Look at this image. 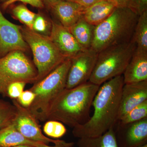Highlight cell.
I'll return each instance as SVG.
<instances>
[{
	"mask_svg": "<svg viewBox=\"0 0 147 147\" xmlns=\"http://www.w3.org/2000/svg\"><path fill=\"white\" fill-rule=\"evenodd\" d=\"M26 83L24 82H16L10 84L7 87L6 96L12 99H16L24 91Z\"/></svg>",
	"mask_w": 147,
	"mask_h": 147,
	"instance_id": "25",
	"label": "cell"
},
{
	"mask_svg": "<svg viewBox=\"0 0 147 147\" xmlns=\"http://www.w3.org/2000/svg\"><path fill=\"white\" fill-rule=\"evenodd\" d=\"M0 147H2L0 146Z\"/></svg>",
	"mask_w": 147,
	"mask_h": 147,
	"instance_id": "38",
	"label": "cell"
},
{
	"mask_svg": "<svg viewBox=\"0 0 147 147\" xmlns=\"http://www.w3.org/2000/svg\"><path fill=\"white\" fill-rule=\"evenodd\" d=\"M136 47L131 40L100 51L88 82L100 86L112 78L123 75Z\"/></svg>",
	"mask_w": 147,
	"mask_h": 147,
	"instance_id": "5",
	"label": "cell"
},
{
	"mask_svg": "<svg viewBox=\"0 0 147 147\" xmlns=\"http://www.w3.org/2000/svg\"><path fill=\"white\" fill-rule=\"evenodd\" d=\"M127 7L139 16L147 10V0H128Z\"/></svg>",
	"mask_w": 147,
	"mask_h": 147,
	"instance_id": "27",
	"label": "cell"
},
{
	"mask_svg": "<svg viewBox=\"0 0 147 147\" xmlns=\"http://www.w3.org/2000/svg\"><path fill=\"white\" fill-rule=\"evenodd\" d=\"M123 77L124 84L147 81V51L136 47Z\"/></svg>",
	"mask_w": 147,
	"mask_h": 147,
	"instance_id": "14",
	"label": "cell"
},
{
	"mask_svg": "<svg viewBox=\"0 0 147 147\" xmlns=\"http://www.w3.org/2000/svg\"><path fill=\"white\" fill-rule=\"evenodd\" d=\"M48 27V23L46 19L40 14H37L33 24L32 30L36 32H44Z\"/></svg>",
	"mask_w": 147,
	"mask_h": 147,
	"instance_id": "29",
	"label": "cell"
},
{
	"mask_svg": "<svg viewBox=\"0 0 147 147\" xmlns=\"http://www.w3.org/2000/svg\"><path fill=\"white\" fill-rule=\"evenodd\" d=\"M43 131L46 135L51 138L58 139L63 137L67 129L63 123L59 121L48 120L43 127Z\"/></svg>",
	"mask_w": 147,
	"mask_h": 147,
	"instance_id": "24",
	"label": "cell"
},
{
	"mask_svg": "<svg viewBox=\"0 0 147 147\" xmlns=\"http://www.w3.org/2000/svg\"><path fill=\"white\" fill-rule=\"evenodd\" d=\"M35 98V94L30 90L24 91L16 99L19 104L24 108H29L32 104Z\"/></svg>",
	"mask_w": 147,
	"mask_h": 147,
	"instance_id": "26",
	"label": "cell"
},
{
	"mask_svg": "<svg viewBox=\"0 0 147 147\" xmlns=\"http://www.w3.org/2000/svg\"><path fill=\"white\" fill-rule=\"evenodd\" d=\"M115 3L117 7H127L128 0H108Z\"/></svg>",
	"mask_w": 147,
	"mask_h": 147,
	"instance_id": "32",
	"label": "cell"
},
{
	"mask_svg": "<svg viewBox=\"0 0 147 147\" xmlns=\"http://www.w3.org/2000/svg\"><path fill=\"white\" fill-rule=\"evenodd\" d=\"M65 1H68L74 2H78V0H65Z\"/></svg>",
	"mask_w": 147,
	"mask_h": 147,
	"instance_id": "35",
	"label": "cell"
},
{
	"mask_svg": "<svg viewBox=\"0 0 147 147\" xmlns=\"http://www.w3.org/2000/svg\"><path fill=\"white\" fill-rule=\"evenodd\" d=\"M98 53L91 48L71 58L65 88L71 89L88 82L95 65Z\"/></svg>",
	"mask_w": 147,
	"mask_h": 147,
	"instance_id": "8",
	"label": "cell"
},
{
	"mask_svg": "<svg viewBox=\"0 0 147 147\" xmlns=\"http://www.w3.org/2000/svg\"><path fill=\"white\" fill-rule=\"evenodd\" d=\"M11 147H33L31 146H28V145H18V146H15Z\"/></svg>",
	"mask_w": 147,
	"mask_h": 147,
	"instance_id": "34",
	"label": "cell"
},
{
	"mask_svg": "<svg viewBox=\"0 0 147 147\" xmlns=\"http://www.w3.org/2000/svg\"><path fill=\"white\" fill-rule=\"evenodd\" d=\"M77 145L78 147H119L114 127L98 137L79 138Z\"/></svg>",
	"mask_w": 147,
	"mask_h": 147,
	"instance_id": "19",
	"label": "cell"
},
{
	"mask_svg": "<svg viewBox=\"0 0 147 147\" xmlns=\"http://www.w3.org/2000/svg\"><path fill=\"white\" fill-rule=\"evenodd\" d=\"M147 118V100L133 108L119 120L121 126L136 122Z\"/></svg>",
	"mask_w": 147,
	"mask_h": 147,
	"instance_id": "21",
	"label": "cell"
},
{
	"mask_svg": "<svg viewBox=\"0 0 147 147\" xmlns=\"http://www.w3.org/2000/svg\"><path fill=\"white\" fill-rule=\"evenodd\" d=\"M54 144L55 145L53 146H49L46 144H43L36 147H74V143L72 142H67L63 140H59Z\"/></svg>",
	"mask_w": 147,
	"mask_h": 147,
	"instance_id": "30",
	"label": "cell"
},
{
	"mask_svg": "<svg viewBox=\"0 0 147 147\" xmlns=\"http://www.w3.org/2000/svg\"><path fill=\"white\" fill-rule=\"evenodd\" d=\"M137 147H147V144H145L144 145H142V146Z\"/></svg>",
	"mask_w": 147,
	"mask_h": 147,
	"instance_id": "36",
	"label": "cell"
},
{
	"mask_svg": "<svg viewBox=\"0 0 147 147\" xmlns=\"http://www.w3.org/2000/svg\"><path fill=\"white\" fill-rule=\"evenodd\" d=\"M61 1L62 0H42L44 5H45L47 8L50 9Z\"/></svg>",
	"mask_w": 147,
	"mask_h": 147,
	"instance_id": "31",
	"label": "cell"
},
{
	"mask_svg": "<svg viewBox=\"0 0 147 147\" xmlns=\"http://www.w3.org/2000/svg\"><path fill=\"white\" fill-rule=\"evenodd\" d=\"M71 59H67L43 79L34 83L30 89L35 98L28 109L38 121H46L50 105L65 88Z\"/></svg>",
	"mask_w": 147,
	"mask_h": 147,
	"instance_id": "4",
	"label": "cell"
},
{
	"mask_svg": "<svg viewBox=\"0 0 147 147\" xmlns=\"http://www.w3.org/2000/svg\"><path fill=\"white\" fill-rule=\"evenodd\" d=\"M18 1L30 5L36 8L41 9L44 7L42 0H7L3 3L2 7L3 9H6L14 3Z\"/></svg>",
	"mask_w": 147,
	"mask_h": 147,
	"instance_id": "28",
	"label": "cell"
},
{
	"mask_svg": "<svg viewBox=\"0 0 147 147\" xmlns=\"http://www.w3.org/2000/svg\"><path fill=\"white\" fill-rule=\"evenodd\" d=\"M44 143L27 139L16 129L12 123L0 130V146L11 147L21 145L38 147Z\"/></svg>",
	"mask_w": 147,
	"mask_h": 147,
	"instance_id": "17",
	"label": "cell"
},
{
	"mask_svg": "<svg viewBox=\"0 0 147 147\" xmlns=\"http://www.w3.org/2000/svg\"><path fill=\"white\" fill-rule=\"evenodd\" d=\"M49 36L67 59H71L86 50L78 43L67 28L54 21L51 23Z\"/></svg>",
	"mask_w": 147,
	"mask_h": 147,
	"instance_id": "11",
	"label": "cell"
},
{
	"mask_svg": "<svg viewBox=\"0 0 147 147\" xmlns=\"http://www.w3.org/2000/svg\"><path fill=\"white\" fill-rule=\"evenodd\" d=\"M0 1H7V0H0Z\"/></svg>",
	"mask_w": 147,
	"mask_h": 147,
	"instance_id": "37",
	"label": "cell"
},
{
	"mask_svg": "<svg viewBox=\"0 0 147 147\" xmlns=\"http://www.w3.org/2000/svg\"><path fill=\"white\" fill-rule=\"evenodd\" d=\"M123 75L116 76L99 87L93 100V115L86 122L73 127L74 137L82 138L100 136L114 127L118 121Z\"/></svg>",
	"mask_w": 147,
	"mask_h": 147,
	"instance_id": "1",
	"label": "cell"
},
{
	"mask_svg": "<svg viewBox=\"0 0 147 147\" xmlns=\"http://www.w3.org/2000/svg\"><path fill=\"white\" fill-rule=\"evenodd\" d=\"M12 103L16 108V113L13 123L14 126L27 139L34 142H42L48 145L55 144L59 139L48 138L42 133L37 120L28 108H24L16 99H12Z\"/></svg>",
	"mask_w": 147,
	"mask_h": 147,
	"instance_id": "9",
	"label": "cell"
},
{
	"mask_svg": "<svg viewBox=\"0 0 147 147\" xmlns=\"http://www.w3.org/2000/svg\"><path fill=\"white\" fill-rule=\"evenodd\" d=\"M79 4L87 7L100 0H78Z\"/></svg>",
	"mask_w": 147,
	"mask_h": 147,
	"instance_id": "33",
	"label": "cell"
},
{
	"mask_svg": "<svg viewBox=\"0 0 147 147\" xmlns=\"http://www.w3.org/2000/svg\"><path fill=\"white\" fill-rule=\"evenodd\" d=\"M11 13L14 18L24 24L27 28L32 30L36 13L29 10L24 4L14 6L11 9Z\"/></svg>",
	"mask_w": 147,
	"mask_h": 147,
	"instance_id": "22",
	"label": "cell"
},
{
	"mask_svg": "<svg viewBox=\"0 0 147 147\" xmlns=\"http://www.w3.org/2000/svg\"><path fill=\"white\" fill-rule=\"evenodd\" d=\"M139 16L127 7H117L95 28L91 48L97 53L131 41Z\"/></svg>",
	"mask_w": 147,
	"mask_h": 147,
	"instance_id": "3",
	"label": "cell"
},
{
	"mask_svg": "<svg viewBox=\"0 0 147 147\" xmlns=\"http://www.w3.org/2000/svg\"><path fill=\"white\" fill-rule=\"evenodd\" d=\"M37 71L34 64L22 51L11 52L0 58V94L6 96L7 87L12 83H35Z\"/></svg>",
	"mask_w": 147,
	"mask_h": 147,
	"instance_id": "7",
	"label": "cell"
},
{
	"mask_svg": "<svg viewBox=\"0 0 147 147\" xmlns=\"http://www.w3.org/2000/svg\"><path fill=\"white\" fill-rule=\"evenodd\" d=\"M86 7L74 2L62 0L51 9L61 25L69 28L83 17Z\"/></svg>",
	"mask_w": 147,
	"mask_h": 147,
	"instance_id": "15",
	"label": "cell"
},
{
	"mask_svg": "<svg viewBox=\"0 0 147 147\" xmlns=\"http://www.w3.org/2000/svg\"><path fill=\"white\" fill-rule=\"evenodd\" d=\"M121 127L123 130L115 134L119 147H137L147 144V118Z\"/></svg>",
	"mask_w": 147,
	"mask_h": 147,
	"instance_id": "13",
	"label": "cell"
},
{
	"mask_svg": "<svg viewBox=\"0 0 147 147\" xmlns=\"http://www.w3.org/2000/svg\"><path fill=\"white\" fill-rule=\"evenodd\" d=\"M16 113L13 103L0 99V130L13 123Z\"/></svg>",
	"mask_w": 147,
	"mask_h": 147,
	"instance_id": "23",
	"label": "cell"
},
{
	"mask_svg": "<svg viewBox=\"0 0 147 147\" xmlns=\"http://www.w3.org/2000/svg\"><path fill=\"white\" fill-rule=\"evenodd\" d=\"M131 40L137 48L147 51V10L139 15Z\"/></svg>",
	"mask_w": 147,
	"mask_h": 147,
	"instance_id": "20",
	"label": "cell"
},
{
	"mask_svg": "<svg viewBox=\"0 0 147 147\" xmlns=\"http://www.w3.org/2000/svg\"><path fill=\"white\" fill-rule=\"evenodd\" d=\"M21 31L32 53L34 63L37 71L36 82L44 78L66 59L49 36L26 27L21 26Z\"/></svg>",
	"mask_w": 147,
	"mask_h": 147,
	"instance_id": "6",
	"label": "cell"
},
{
	"mask_svg": "<svg viewBox=\"0 0 147 147\" xmlns=\"http://www.w3.org/2000/svg\"><path fill=\"white\" fill-rule=\"evenodd\" d=\"M117 7L108 0H100L86 7L83 18L93 26H97L110 16Z\"/></svg>",
	"mask_w": 147,
	"mask_h": 147,
	"instance_id": "16",
	"label": "cell"
},
{
	"mask_svg": "<svg viewBox=\"0 0 147 147\" xmlns=\"http://www.w3.org/2000/svg\"><path fill=\"white\" fill-rule=\"evenodd\" d=\"M29 49L21 31V26L5 18L0 9V58L18 50L26 52Z\"/></svg>",
	"mask_w": 147,
	"mask_h": 147,
	"instance_id": "10",
	"label": "cell"
},
{
	"mask_svg": "<svg viewBox=\"0 0 147 147\" xmlns=\"http://www.w3.org/2000/svg\"><path fill=\"white\" fill-rule=\"evenodd\" d=\"M100 86L88 82L72 88L65 89L50 105L47 121H59L73 128L86 122Z\"/></svg>",
	"mask_w": 147,
	"mask_h": 147,
	"instance_id": "2",
	"label": "cell"
},
{
	"mask_svg": "<svg viewBox=\"0 0 147 147\" xmlns=\"http://www.w3.org/2000/svg\"><path fill=\"white\" fill-rule=\"evenodd\" d=\"M95 26L87 22L83 17L67 28L78 43L86 50L91 47Z\"/></svg>",
	"mask_w": 147,
	"mask_h": 147,
	"instance_id": "18",
	"label": "cell"
},
{
	"mask_svg": "<svg viewBox=\"0 0 147 147\" xmlns=\"http://www.w3.org/2000/svg\"><path fill=\"white\" fill-rule=\"evenodd\" d=\"M147 100V81L124 84L118 121L133 108Z\"/></svg>",
	"mask_w": 147,
	"mask_h": 147,
	"instance_id": "12",
	"label": "cell"
}]
</instances>
